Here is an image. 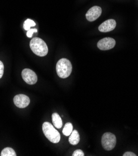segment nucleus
Listing matches in <instances>:
<instances>
[{
	"label": "nucleus",
	"instance_id": "nucleus-1",
	"mask_svg": "<svg viewBox=\"0 0 138 156\" xmlns=\"http://www.w3.org/2000/svg\"><path fill=\"white\" fill-rule=\"evenodd\" d=\"M30 48L36 55L40 57H44L48 53L47 44L39 37H34L30 41Z\"/></svg>",
	"mask_w": 138,
	"mask_h": 156
},
{
	"label": "nucleus",
	"instance_id": "nucleus-2",
	"mask_svg": "<svg viewBox=\"0 0 138 156\" xmlns=\"http://www.w3.org/2000/svg\"><path fill=\"white\" fill-rule=\"evenodd\" d=\"M56 71L58 76L62 79H65L69 76L72 71L71 62L67 58H61L56 65Z\"/></svg>",
	"mask_w": 138,
	"mask_h": 156
},
{
	"label": "nucleus",
	"instance_id": "nucleus-3",
	"mask_svg": "<svg viewBox=\"0 0 138 156\" xmlns=\"http://www.w3.org/2000/svg\"><path fill=\"white\" fill-rule=\"evenodd\" d=\"M42 131L49 141L53 143H58L60 140V135L57 130H56L54 126L49 122H45L42 125Z\"/></svg>",
	"mask_w": 138,
	"mask_h": 156
},
{
	"label": "nucleus",
	"instance_id": "nucleus-4",
	"mask_svg": "<svg viewBox=\"0 0 138 156\" xmlns=\"http://www.w3.org/2000/svg\"><path fill=\"white\" fill-rule=\"evenodd\" d=\"M116 144V136L111 133H104L101 138V144L106 151H111L114 149Z\"/></svg>",
	"mask_w": 138,
	"mask_h": 156
},
{
	"label": "nucleus",
	"instance_id": "nucleus-5",
	"mask_svg": "<svg viewBox=\"0 0 138 156\" xmlns=\"http://www.w3.org/2000/svg\"><path fill=\"white\" fill-rule=\"evenodd\" d=\"M21 75L23 80L29 85H34L37 81V76L33 70L30 69H24Z\"/></svg>",
	"mask_w": 138,
	"mask_h": 156
},
{
	"label": "nucleus",
	"instance_id": "nucleus-6",
	"mask_svg": "<svg viewBox=\"0 0 138 156\" xmlns=\"http://www.w3.org/2000/svg\"><path fill=\"white\" fill-rule=\"evenodd\" d=\"M116 41L111 37H105L97 43V47L101 51H107L113 49L115 46Z\"/></svg>",
	"mask_w": 138,
	"mask_h": 156
},
{
	"label": "nucleus",
	"instance_id": "nucleus-7",
	"mask_svg": "<svg viewBox=\"0 0 138 156\" xmlns=\"http://www.w3.org/2000/svg\"><path fill=\"white\" fill-rule=\"evenodd\" d=\"M101 12L102 9L100 6H93L87 11L86 14V18L89 21H94L100 16Z\"/></svg>",
	"mask_w": 138,
	"mask_h": 156
},
{
	"label": "nucleus",
	"instance_id": "nucleus-8",
	"mask_svg": "<svg viewBox=\"0 0 138 156\" xmlns=\"http://www.w3.org/2000/svg\"><path fill=\"white\" fill-rule=\"evenodd\" d=\"M14 103L17 107L19 108H24L27 107L30 103L29 98L23 94L17 95L14 97Z\"/></svg>",
	"mask_w": 138,
	"mask_h": 156
},
{
	"label": "nucleus",
	"instance_id": "nucleus-9",
	"mask_svg": "<svg viewBox=\"0 0 138 156\" xmlns=\"http://www.w3.org/2000/svg\"><path fill=\"white\" fill-rule=\"evenodd\" d=\"M116 26V22L114 20H108L103 22L98 27V29L101 33H108L115 29Z\"/></svg>",
	"mask_w": 138,
	"mask_h": 156
},
{
	"label": "nucleus",
	"instance_id": "nucleus-10",
	"mask_svg": "<svg viewBox=\"0 0 138 156\" xmlns=\"http://www.w3.org/2000/svg\"><path fill=\"white\" fill-rule=\"evenodd\" d=\"M69 143L72 145H76L80 141V135L76 130H73L69 139Z\"/></svg>",
	"mask_w": 138,
	"mask_h": 156
},
{
	"label": "nucleus",
	"instance_id": "nucleus-11",
	"mask_svg": "<svg viewBox=\"0 0 138 156\" xmlns=\"http://www.w3.org/2000/svg\"><path fill=\"white\" fill-rule=\"evenodd\" d=\"M52 122L54 126L56 128L60 129L62 128V119H61L60 116L57 114V113H54L52 115Z\"/></svg>",
	"mask_w": 138,
	"mask_h": 156
},
{
	"label": "nucleus",
	"instance_id": "nucleus-12",
	"mask_svg": "<svg viewBox=\"0 0 138 156\" xmlns=\"http://www.w3.org/2000/svg\"><path fill=\"white\" fill-rule=\"evenodd\" d=\"M2 156H16V154L14 150L11 147L5 148L1 152Z\"/></svg>",
	"mask_w": 138,
	"mask_h": 156
},
{
	"label": "nucleus",
	"instance_id": "nucleus-13",
	"mask_svg": "<svg viewBox=\"0 0 138 156\" xmlns=\"http://www.w3.org/2000/svg\"><path fill=\"white\" fill-rule=\"evenodd\" d=\"M72 131H73V126L72 123L70 122L66 123L64 128V129L62 131L63 134L66 136H69V135L71 134Z\"/></svg>",
	"mask_w": 138,
	"mask_h": 156
},
{
	"label": "nucleus",
	"instance_id": "nucleus-14",
	"mask_svg": "<svg viewBox=\"0 0 138 156\" xmlns=\"http://www.w3.org/2000/svg\"><path fill=\"white\" fill-rule=\"evenodd\" d=\"M35 26H36V23H34V21L27 19L25 21L24 23V29L26 30H29V29H30V27H34Z\"/></svg>",
	"mask_w": 138,
	"mask_h": 156
},
{
	"label": "nucleus",
	"instance_id": "nucleus-15",
	"mask_svg": "<svg viewBox=\"0 0 138 156\" xmlns=\"http://www.w3.org/2000/svg\"><path fill=\"white\" fill-rule=\"evenodd\" d=\"M37 30L36 29H30L29 30L27 31V36L28 37H32L33 36V34L34 33H37Z\"/></svg>",
	"mask_w": 138,
	"mask_h": 156
},
{
	"label": "nucleus",
	"instance_id": "nucleus-16",
	"mask_svg": "<svg viewBox=\"0 0 138 156\" xmlns=\"http://www.w3.org/2000/svg\"><path fill=\"white\" fill-rule=\"evenodd\" d=\"M73 156H84V153L83 152L80 150V149H78V150H76L75 151L73 152Z\"/></svg>",
	"mask_w": 138,
	"mask_h": 156
},
{
	"label": "nucleus",
	"instance_id": "nucleus-17",
	"mask_svg": "<svg viewBox=\"0 0 138 156\" xmlns=\"http://www.w3.org/2000/svg\"><path fill=\"white\" fill-rule=\"evenodd\" d=\"M4 73V65L3 62L0 60V79H2Z\"/></svg>",
	"mask_w": 138,
	"mask_h": 156
},
{
	"label": "nucleus",
	"instance_id": "nucleus-18",
	"mask_svg": "<svg viewBox=\"0 0 138 156\" xmlns=\"http://www.w3.org/2000/svg\"><path fill=\"white\" fill-rule=\"evenodd\" d=\"M123 156H136V155L134 154V153H133V152H126L123 155H122Z\"/></svg>",
	"mask_w": 138,
	"mask_h": 156
}]
</instances>
